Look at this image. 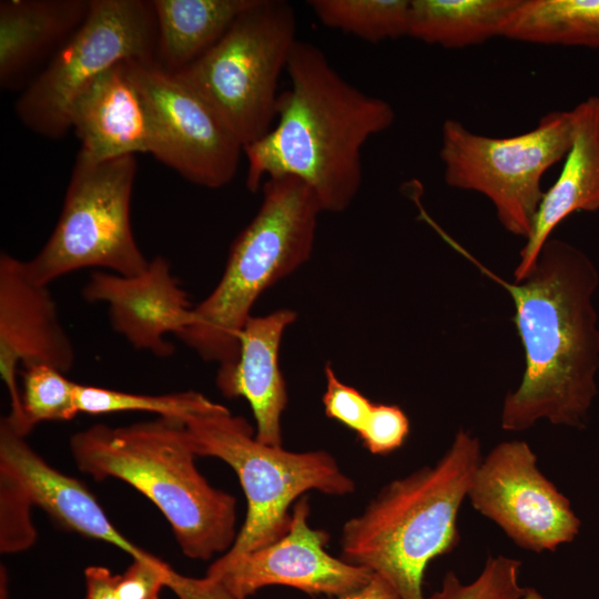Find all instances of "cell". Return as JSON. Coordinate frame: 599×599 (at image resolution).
<instances>
[{"instance_id":"obj_1","label":"cell","mask_w":599,"mask_h":599,"mask_svg":"<svg viewBox=\"0 0 599 599\" xmlns=\"http://www.w3.org/2000/svg\"><path fill=\"white\" fill-rule=\"evenodd\" d=\"M447 241L514 303L512 322L525 368L519 386L505 396L501 428L521 432L540 419L583 428L597 395L599 368L598 316L592 303L599 274L593 262L575 245L549 238L529 276L510 283Z\"/></svg>"},{"instance_id":"obj_2","label":"cell","mask_w":599,"mask_h":599,"mask_svg":"<svg viewBox=\"0 0 599 599\" xmlns=\"http://www.w3.org/2000/svg\"><path fill=\"white\" fill-rule=\"evenodd\" d=\"M286 73L274 125L243 148L246 186L257 192L270 177L292 175L313 190L323 212H344L363 182L365 143L389 129L395 111L346 81L313 43L296 41Z\"/></svg>"},{"instance_id":"obj_3","label":"cell","mask_w":599,"mask_h":599,"mask_svg":"<svg viewBox=\"0 0 599 599\" xmlns=\"http://www.w3.org/2000/svg\"><path fill=\"white\" fill-rule=\"evenodd\" d=\"M70 449L80 471L97 480H123L149 498L190 559L209 560L233 546L237 501L199 471L185 422L97 424L73 434Z\"/></svg>"},{"instance_id":"obj_4","label":"cell","mask_w":599,"mask_h":599,"mask_svg":"<svg viewBox=\"0 0 599 599\" xmlns=\"http://www.w3.org/2000/svg\"><path fill=\"white\" fill-rule=\"evenodd\" d=\"M481 459L479 439L460 428L435 465L392 480L345 521L342 558L385 578L402 599H426L425 571L458 545V512Z\"/></svg>"},{"instance_id":"obj_5","label":"cell","mask_w":599,"mask_h":599,"mask_svg":"<svg viewBox=\"0 0 599 599\" xmlns=\"http://www.w3.org/2000/svg\"><path fill=\"white\" fill-rule=\"evenodd\" d=\"M261 189V205L232 243L219 283L193 307L179 336L217 370L235 364L241 333L261 294L308 261L323 212L313 190L295 176L270 177Z\"/></svg>"},{"instance_id":"obj_6","label":"cell","mask_w":599,"mask_h":599,"mask_svg":"<svg viewBox=\"0 0 599 599\" xmlns=\"http://www.w3.org/2000/svg\"><path fill=\"white\" fill-rule=\"evenodd\" d=\"M185 426L196 456L215 457L233 468L247 502L233 546L213 566H225L281 538L291 522L290 508L305 493L346 496L355 490L353 478L328 451L264 444L243 417L221 404L187 418Z\"/></svg>"},{"instance_id":"obj_7","label":"cell","mask_w":599,"mask_h":599,"mask_svg":"<svg viewBox=\"0 0 599 599\" xmlns=\"http://www.w3.org/2000/svg\"><path fill=\"white\" fill-rule=\"evenodd\" d=\"M297 40L288 2L254 0L210 50L172 74L214 110L244 148L275 123L278 81Z\"/></svg>"},{"instance_id":"obj_8","label":"cell","mask_w":599,"mask_h":599,"mask_svg":"<svg viewBox=\"0 0 599 599\" xmlns=\"http://www.w3.org/2000/svg\"><path fill=\"white\" fill-rule=\"evenodd\" d=\"M573 136L572 110L548 112L534 129L507 138L475 133L447 119L439 149L445 182L486 196L502 227L527 241L545 193L542 176L567 156Z\"/></svg>"},{"instance_id":"obj_9","label":"cell","mask_w":599,"mask_h":599,"mask_svg":"<svg viewBox=\"0 0 599 599\" xmlns=\"http://www.w3.org/2000/svg\"><path fill=\"white\" fill-rule=\"evenodd\" d=\"M135 172V155L92 162L78 152L57 225L38 254L26 261L35 281L49 285L87 267L126 276L148 267L131 226Z\"/></svg>"},{"instance_id":"obj_10","label":"cell","mask_w":599,"mask_h":599,"mask_svg":"<svg viewBox=\"0 0 599 599\" xmlns=\"http://www.w3.org/2000/svg\"><path fill=\"white\" fill-rule=\"evenodd\" d=\"M126 60L156 63L152 1L91 0L83 23L18 98V118L40 135L63 136L70 130L69 110L78 95Z\"/></svg>"},{"instance_id":"obj_11","label":"cell","mask_w":599,"mask_h":599,"mask_svg":"<svg viewBox=\"0 0 599 599\" xmlns=\"http://www.w3.org/2000/svg\"><path fill=\"white\" fill-rule=\"evenodd\" d=\"M152 118V155L191 183L209 189L237 173L243 145L191 88L155 62L128 60Z\"/></svg>"},{"instance_id":"obj_12","label":"cell","mask_w":599,"mask_h":599,"mask_svg":"<svg viewBox=\"0 0 599 599\" xmlns=\"http://www.w3.org/2000/svg\"><path fill=\"white\" fill-rule=\"evenodd\" d=\"M467 498L529 551H554L571 542L581 526L569 499L540 471L524 440L502 441L480 460Z\"/></svg>"},{"instance_id":"obj_13","label":"cell","mask_w":599,"mask_h":599,"mask_svg":"<svg viewBox=\"0 0 599 599\" xmlns=\"http://www.w3.org/2000/svg\"><path fill=\"white\" fill-rule=\"evenodd\" d=\"M309 514V500L303 496L293 505L288 529L281 538L225 566L211 565L205 576L235 599H247L267 586L335 597L364 587L374 572L329 555L325 549L329 535L311 527Z\"/></svg>"},{"instance_id":"obj_14","label":"cell","mask_w":599,"mask_h":599,"mask_svg":"<svg viewBox=\"0 0 599 599\" xmlns=\"http://www.w3.org/2000/svg\"><path fill=\"white\" fill-rule=\"evenodd\" d=\"M48 286L32 277L26 261L1 253L0 374L11 403V412L4 418L23 436L30 432L17 383L19 364L23 368L48 365L65 374L75 361L72 342Z\"/></svg>"},{"instance_id":"obj_15","label":"cell","mask_w":599,"mask_h":599,"mask_svg":"<svg viewBox=\"0 0 599 599\" xmlns=\"http://www.w3.org/2000/svg\"><path fill=\"white\" fill-rule=\"evenodd\" d=\"M82 295L88 302L106 304L111 326L135 349L161 357L174 353L165 335L173 333L179 337L192 317L187 295L162 256L150 260L148 267L136 275L94 272Z\"/></svg>"},{"instance_id":"obj_16","label":"cell","mask_w":599,"mask_h":599,"mask_svg":"<svg viewBox=\"0 0 599 599\" xmlns=\"http://www.w3.org/2000/svg\"><path fill=\"white\" fill-rule=\"evenodd\" d=\"M24 437L1 419L0 481L75 532L113 545L133 559L151 555L113 526L85 485L50 466Z\"/></svg>"},{"instance_id":"obj_17","label":"cell","mask_w":599,"mask_h":599,"mask_svg":"<svg viewBox=\"0 0 599 599\" xmlns=\"http://www.w3.org/2000/svg\"><path fill=\"white\" fill-rule=\"evenodd\" d=\"M69 123L81 143L79 152L92 162L153 152L152 118L128 60L78 95L69 110Z\"/></svg>"},{"instance_id":"obj_18","label":"cell","mask_w":599,"mask_h":599,"mask_svg":"<svg viewBox=\"0 0 599 599\" xmlns=\"http://www.w3.org/2000/svg\"><path fill=\"white\" fill-rule=\"evenodd\" d=\"M296 317L288 308L252 315L241 333L235 364L216 374L219 390L227 398L247 400L255 418V437L272 446H282V415L288 399L280 347L285 329Z\"/></svg>"},{"instance_id":"obj_19","label":"cell","mask_w":599,"mask_h":599,"mask_svg":"<svg viewBox=\"0 0 599 599\" xmlns=\"http://www.w3.org/2000/svg\"><path fill=\"white\" fill-rule=\"evenodd\" d=\"M575 136L556 182L544 193L532 233L521 248L514 270L521 282L555 229L575 212L599 210V97L590 95L573 109Z\"/></svg>"},{"instance_id":"obj_20","label":"cell","mask_w":599,"mask_h":599,"mask_svg":"<svg viewBox=\"0 0 599 599\" xmlns=\"http://www.w3.org/2000/svg\"><path fill=\"white\" fill-rule=\"evenodd\" d=\"M91 0H2L0 85L14 89L85 20ZM23 85V84H22Z\"/></svg>"},{"instance_id":"obj_21","label":"cell","mask_w":599,"mask_h":599,"mask_svg":"<svg viewBox=\"0 0 599 599\" xmlns=\"http://www.w3.org/2000/svg\"><path fill=\"white\" fill-rule=\"evenodd\" d=\"M254 0H152L156 63L175 73L210 50Z\"/></svg>"},{"instance_id":"obj_22","label":"cell","mask_w":599,"mask_h":599,"mask_svg":"<svg viewBox=\"0 0 599 599\" xmlns=\"http://www.w3.org/2000/svg\"><path fill=\"white\" fill-rule=\"evenodd\" d=\"M520 0H410L408 37L464 49L500 37Z\"/></svg>"},{"instance_id":"obj_23","label":"cell","mask_w":599,"mask_h":599,"mask_svg":"<svg viewBox=\"0 0 599 599\" xmlns=\"http://www.w3.org/2000/svg\"><path fill=\"white\" fill-rule=\"evenodd\" d=\"M500 37L599 49V0H520L504 22Z\"/></svg>"},{"instance_id":"obj_24","label":"cell","mask_w":599,"mask_h":599,"mask_svg":"<svg viewBox=\"0 0 599 599\" xmlns=\"http://www.w3.org/2000/svg\"><path fill=\"white\" fill-rule=\"evenodd\" d=\"M321 23L378 43L408 35L410 0H312Z\"/></svg>"},{"instance_id":"obj_25","label":"cell","mask_w":599,"mask_h":599,"mask_svg":"<svg viewBox=\"0 0 599 599\" xmlns=\"http://www.w3.org/2000/svg\"><path fill=\"white\" fill-rule=\"evenodd\" d=\"M217 403L201 393L187 390L165 395H141L103 387L77 385L79 413L101 415L118 412H148L159 417L187 418L212 409Z\"/></svg>"},{"instance_id":"obj_26","label":"cell","mask_w":599,"mask_h":599,"mask_svg":"<svg viewBox=\"0 0 599 599\" xmlns=\"http://www.w3.org/2000/svg\"><path fill=\"white\" fill-rule=\"evenodd\" d=\"M22 409L28 430L48 420H70L79 414L77 385L48 365L23 368Z\"/></svg>"},{"instance_id":"obj_27","label":"cell","mask_w":599,"mask_h":599,"mask_svg":"<svg viewBox=\"0 0 599 599\" xmlns=\"http://www.w3.org/2000/svg\"><path fill=\"white\" fill-rule=\"evenodd\" d=\"M520 566L515 558L489 556L474 581L463 583L449 571L440 589L426 599H521L526 587L519 583Z\"/></svg>"},{"instance_id":"obj_28","label":"cell","mask_w":599,"mask_h":599,"mask_svg":"<svg viewBox=\"0 0 599 599\" xmlns=\"http://www.w3.org/2000/svg\"><path fill=\"white\" fill-rule=\"evenodd\" d=\"M409 427V419L399 406L373 403L357 435L369 453L386 455L405 443Z\"/></svg>"},{"instance_id":"obj_29","label":"cell","mask_w":599,"mask_h":599,"mask_svg":"<svg viewBox=\"0 0 599 599\" xmlns=\"http://www.w3.org/2000/svg\"><path fill=\"white\" fill-rule=\"evenodd\" d=\"M324 374L326 389L322 402L326 416L358 434L373 403L358 389L339 380L329 363L325 365Z\"/></svg>"},{"instance_id":"obj_30","label":"cell","mask_w":599,"mask_h":599,"mask_svg":"<svg viewBox=\"0 0 599 599\" xmlns=\"http://www.w3.org/2000/svg\"><path fill=\"white\" fill-rule=\"evenodd\" d=\"M173 572L167 564L153 555L133 559L118 576L116 593L120 599H159L161 589L167 587Z\"/></svg>"},{"instance_id":"obj_31","label":"cell","mask_w":599,"mask_h":599,"mask_svg":"<svg viewBox=\"0 0 599 599\" xmlns=\"http://www.w3.org/2000/svg\"><path fill=\"white\" fill-rule=\"evenodd\" d=\"M167 588L179 599H235L222 583L206 576L203 578H192L174 571Z\"/></svg>"},{"instance_id":"obj_32","label":"cell","mask_w":599,"mask_h":599,"mask_svg":"<svg viewBox=\"0 0 599 599\" xmlns=\"http://www.w3.org/2000/svg\"><path fill=\"white\" fill-rule=\"evenodd\" d=\"M119 575L102 566H90L84 570L85 599H120L116 593Z\"/></svg>"},{"instance_id":"obj_33","label":"cell","mask_w":599,"mask_h":599,"mask_svg":"<svg viewBox=\"0 0 599 599\" xmlns=\"http://www.w3.org/2000/svg\"><path fill=\"white\" fill-rule=\"evenodd\" d=\"M336 599H402L396 589L382 576L374 573L361 589Z\"/></svg>"},{"instance_id":"obj_34","label":"cell","mask_w":599,"mask_h":599,"mask_svg":"<svg viewBox=\"0 0 599 599\" xmlns=\"http://www.w3.org/2000/svg\"><path fill=\"white\" fill-rule=\"evenodd\" d=\"M521 599H546V598L540 592H538L535 588L526 587Z\"/></svg>"}]
</instances>
